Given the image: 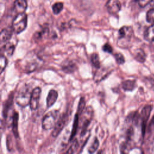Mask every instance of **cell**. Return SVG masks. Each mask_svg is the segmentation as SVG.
<instances>
[{
    "label": "cell",
    "mask_w": 154,
    "mask_h": 154,
    "mask_svg": "<svg viewBox=\"0 0 154 154\" xmlns=\"http://www.w3.org/2000/svg\"><path fill=\"white\" fill-rule=\"evenodd\" d=\"M32 91L31 87L28 85L22 87L18 91L15 98L16 103L21 107H26L29 105Z\"/></svg>",
    "instance_id": "obj_1"
},
{
    "label": "cell",
    "mask_w": 154,
    "mask_h": 154,
    "mask_svg": "<svg viewBox=\"0 0 154 154\" xmlns=\"http://www.w3.org/2000/svg\"><path fill=\"white\" fill-rule=\"evenodd\" d=\"M59 111L54 110L48 112L43 117L42 122V128L45 130H51L55 126L59 117Z\"/></svg>",
    "instance_id": "obj_2"
},
{
    "label": "cell",
    "mask_w": 154,
    "mask_h": 154,
    "mask_svg": "<svg viewBox=\"0 0 154 154\" xmlns=\"http://www.w3.org/2000/svg\"><path fill=\"white\" fill-rule=\"evenodd\" d=\"M27 26V15L25 13H18L12 22L14 32L18 34L23 31Z\"/></svg>",
    "instance_id": "obj_3"
},
{
    "label": "cell",
    "mask_w": 154,
    "mask_h": 154,
    "mask_svg": "<svg viewBox=\"0 0 154 154\" xmlns=\"http://www.w3.org/2000/svg\"><path fill=\"white\" fill-rule=\"evenodd\" d=\"M132 34V28L130 26H123L119 30V38L117 44L119 46L124 47L125 44L128 42Z\"/></svg>",
    "instance_id": "obj_4"
},
{
    "label": "cell",
    "mask_w": 154,
    "mask_h": 154,
    "mask_svg": "<svg viewBox=\"0 0 154 154\" xmlns=\"http://www.w3.org/2000/svg\"><path fill=\"white\" fill-rule=\"evenodd\" d=\"M82 114L84 115L83 119L84 121L82 122V126L81 127V131L80 134V136L82 137L85 135L87 132V130L88 127L90 125V123L92 120L93 116V109L91 106H88L85 111H83Z\"/></svg>",
    "instance_id": "obj_5"
},
{
    "label": "cell",
    "mask_w": 154,
    "mask_h": 154,
    "mask_svg": "<svg viewBox=\"0 0 154 154\" xmlns=\"http://www.w3.org/2000/svg\"><path fill=\"white\" fill-rule=\"evenodd\" d=\"M41 92H42V90L38 87H37L32 90L31 99H30L29 105L31 109L34 111L38 108Z\"/></svg>",
    "instance_id": "obj_6"
},
{
    "label": "cell",
    "mask_w": 154,
    "mask_h": 154,
    "mask_svg": "<svg viewBox=\"0 0 154 154\" xmlns=\"http://www.w3.org/2000/svg\"><path fill=\"white\" fill-rule=\"evenodd\" d=\"M67 115L66 114H64L63 115L61 116L55 126L53 128V131L52 132V135L54 137H57L60 133L61 132L63 129L64 128L66 122H67Z\"/></svg>",
    "instance_id": "obj_7"
},
{
    "label": "cell",
    "mask_w": 154,
    "mask_h": 154,
    "mask_svg": "<svg viewBox=\"0 0 154 154\" xmlns=\"http://www.w3.org/2000/svg\"><path fill=\"white\" fill-rule=\"evenodd\" d=\"M105 6L111 14H116L121 9V4L119 0H108Z\"/></svg>",
    "instance_id": "obj_8"
},
{
    "label": "cell",
    "mask_w": 154,
    "mask_h": 154,
    "mask_svg": "<svg viewBox=\"0 0 154 154\" xmlns=\"http://www.w3.org/2000/svg\"><path fill=\"white\" fill-rule=\"evenodd\" d=\"M14 31L11 27H7L2 29L0 35V42L1 45H3L8 42L12 37Z\"/></svg>",
    "instance_id": "obj_9"
},
{
    "label": "cell",
    "mask_w": 154,
    "mask_h": 154,
    "mask_svg": "<svg viewBox=\"0 0 154 154\" xmlns=\"http://www.w3.org/2000/svg\"><path fill=\"white\" fill-rule=\"evenodd\" d=\"M111 73V70L106 69V68H101L97 69L94 76V80L96 82H98L100 81L105 79L107 76Z\"/></svg>",
    "instance_id": "obj_10"
},
{
    "label": "cell",
    "mask_w": 154,
    "mask_h": 154,
    "mask_svg": "<svg viewBox=\"0 0 154 154\" xmlns=\"http://www.w3.org/2000/svg\"><path fill=\"white\" fill-rule=\"evenodd\" d=\"M58 93L55 90H51L46 97V106L47 108L51 107L56 102L58 98Z\"/></svg>",
    "instance_id": "obj_11"
},
{
    "label": "cell",
    "mask_w": 154,
    "mask_h": 154,
    "mask_svg": "<svg viewBox=\"0 0 154 154\" xmlns=\"http://www.w3.org/2000/svg\"><path fill=\"white\" fill-rule=\"evenodd\" d=\"M14 10L18 13H24L27 8L26 0H16L14 2Z\"/></svg>",
    "instance_id": "obj_12"
},
{
    "label": "cell",
    "mask_w": 154,
    "mask_h": 154,
    "mask_svg": "<svg viewBox=\"0 0 154 154\" xmlns=\"http://www.w3.org/2000/svg\"><path fill=\"white\" fill-rule=\"evenodd\" d=\"M62 70L67 73H70L73 72L76 69V65L75 63L71 61H66L63 62L62 64Z\"/></svg>",
    "instance_id": "obj_13"
},
{
    "label": "cell",
    "mask_w": 154,
    "mask_h": 154,
    "mask_svg": "<svg viewBox=\"0 0 154 154\" xmlns=\"http://www.w3.org/2000/svg\"><path fill=\"white\" fill-rule=\"evenodd\" d=\"M1 45V51H4L8 56H11L13 55L15 49V46L14 44L9 42L8 41L7 43Z\"/></svg>",
    "instance_id": "obj_14"
},
{
    "label": "cell",
    "mask_w": 154,
    "mask_h": 154,
    "mask_svg": "<svg viewBox=\"0 0 154 154\" xmlns=\"http://www.w3.org/2000/svg\"><path fill=\"white\" fill-rule=\"evenodd\" d=\"M18 120L19 115L17 112H14L13 116V122H12V130L13 134L16 138L19 137L18 132Z\"/></svg>",
    "instance_id": "obj_15"
},
{
    "label": "cell",
    "mask_w": 154,
    "mask_h": 154,
    "mask_svg": "<svg viewBox=\"0 0 154 154\" xmlns=\"http://www.w3.org/2000/svg\"><path fill=\"white\" fill-rule=\"evenodd\" d=\"M79 115L76 112V114L75 116L73 124V128H72V132H71L70 138H69L70 141H72L73 139V138L75 137V136L77 132V130H78V125H79Z\"/></svg>",
    "instance_id": "obj_16"
},
{
    "label": "cell",
    "mask_w": 154,
    "mask_h": 154,
    "mask_svg": "<svg viewBox=\"0 0 154 154\" xmlns=\"http://www.w3.org/2000/svg\"><path fill=\"white\" fill-rule=\"evenodd\" d=\"M144 37L148 41L154 42V24H152L146 29L144 32Z\"/></svg>",
    "instance_id": "obj_17"
},
{
    "label": "cell",
    "mask_w": 154,
    "mask_h": 154,
    "mask_svg": "<svg viewBox=\"0 0 154 154\" xmlns=\"http://www.w3.org/2000/svg\"><path fill=\"white\" fill-rule=\"evenodd\" d=\"M150 109L151 107L150 106H146L144 107L142 111L141 112V116H142V125L143 126V131L144 132V127H145V124L146 121L147 120V119L149 116L150 112Z\"/></svg>",
    "instance_id": "obj_18"
},
{
    "label": "cell",
    "mask_w": 154,
    "mask_h": 154,
    "mask_svg": "<svg viewBox=\"0 0 154 154\" xmlns=\"http://www.w3.org/2000/svg\"><path fill=\"white\" fill-rule=\"evenodd\" d=\"M136 84L134 81L127 80L122 83V88L125 91H132L135 88Z\"/></svg>",
    "instance_id": "obj_19"
},
{
    "label": "cell",
    "mask_w": 154,
    "mask_h": 154,
    "mask_svg": "<svg viewBox=\"0 0 154 154\" xmlns=\"http://www.w3.org/2000/svg\"><path fill=\"white\" fill-rule=\"evenodd\" d=\"M91 63L95 68L97 69H99L100 67V59L99 55L97 53H93L91 55Z\"/></svg>",
    "instance_id": "obj_20"
},
{
    "label": "cell",
    "mask_w": 154,
    "mask_h": 154,
    "mask_svg": "<svg viewBox=\"0 0 154 154\" xmlns=\"http://www.w3.org/2000/svg\"><path fill=\"white\" fill-rule=\"evenodd\" d=\"M99 145V140H98L97 137H95L92 144L89 147V148L88 149V153H94L97 150V149H98Z\"/></svg>",
    "instance_id": "obj_21"
},
{
    "label": "cell",
    "mask_w": 154,
    "mask_h": 154,
    "mask_svg": "<svg viewBox=\"0 0 154 154\" xmlns=\"http://www.w3.org/2000/svg\"><path fill=\"white\" fill-rule=\"evenodd\" d=\"M79 147V143L77 140H73L72 144L70 147L69 148L68 150L66 152L67 153H73L76 152Z\"/></svg>",
    "instance_id": "obj_22"
},
{
    "label": "cell",
    "mask_w": 154,
    "mask_h": 154,
    "mask_svg": "<svg viewBox=\"0 0 154 154\" xmlns=\"http://www.w3.org/2000/svg\"><path fill=\"white\" fill-rule=\"evenodd\" d=\"M12 101H13V97H11L10 99V97H9V99L5 102V105L4 106L3 111H2V116H3V117L4 118H6V117H7V112L8 111L9 108H10V106L11 105Z\"/></svg>",
    "instance_id": "obj_23"
},
{
    "label": "cell",
    "mask_w": 154,
    "mask_h": 154,
    "mask_svg": "<svg viewBox=\"0 0 154 154\" xmlns=\"http://www.w3.org/2000/svg\"><path fill=\"white\" fill-rule=\"evenodd\" d=\"M85 106V102L84 97H81L80 100H79V102L78 110H77V113L79 115H81L82 114V113L84 111Z\"/></svg>",
    "instance_id": "obj_24"
},
{
    "label": "cell",
    "mask_w": 154,
    "mask_h": 154,
    "mask_svg": "<svg viewBox=\"0 0 154 154\" xmlns=\"http://www.w3.org/2000/svg\"><path fill=\"white\" fill-rule=\"evenodd\" d=\"M63 8V4L62 2H56L52 5V11L54 14L60 13Z\"/></svg>",
    "instance_id": "obj_25"
},
{
    "label": "cell",
    "mask_w": 154,
    "mask_h": 154,
    "mask_svg": "<svg viewBox=\"0 0 154 154\" xmlns=\"http://www.w3.org/2000/svg\"><path fill=\"white\" fill-rule=\"evenodd\" d=\"M146 20L149 23L154 24V8L150 9L147 12Z\"/></svg>",
    "instance_id": "obj_26"
},
{
    "label": "cell",
    "mask_w": 154,
    "mask_h": 154,
    "mask_svg": "<svg viewBox=\"0 0 154 154\" xmlns=\"http://www.w3.org/2000/svg\"><path fill=\"white\" fill-rule=\"evenodd\" d=\"M7 59L4 56L1 55L0 57V72L2 73L3 71L5 70L7 65Z\"/></svg>",
    "instance_id": "obj_27"
},
{
    "label": "cell",
    "mask_w": 154,
    "mask_h": 154,
    "mask_svg": "<svg viewBox=\"0 0 154 154\" xmlns=\"http://www.w3.org/2000/svg\"><path fill=\"white\" fill-rule=\"evenodd\" d=\"M114 58H115V60L117 62V64H122L125 63V58L123 57V55L121 54V53H116L114 55Z\"/></svg>",
    "instance_id": "obj_28"
},
{
    "label": "cell",
    "mask_w": 154,
    "mask_h": 154,
    "mask_svg": "<svg viewBox=\"0 0 154 154\" xmlns=\"http://www.w3.org/2000/svg\"><path fill=\"white\" fill-rule=\"evenodd\" d=\"M102 50L104 52H108L109 54H111L113 52V49H112V46L108 43L103 45V46H102Z\"/></svg>",
    "instance_id": "obj_29"
},
{
    "label": "cell",
    "mask_w": 154,
    "mask_h": 154,
    "mask_svg": "<svg viewBox=\"0 0 154 154\" xmlns=\"http://www.w3.org/2000/svg\"><path fill=\"white\" fill-rule=\"evenodd\" d=\"M135 58L138 61H139L140 62H143L145 60V55H144V54L143 52V51H138L136 53Z\"/></svg>",
    "instance_id": "obj_30"
},
{
    "label": "cell",
    "mask_w": 154,
    "mask_h": 154,
    "mask_svg": "<svg viewBox=\"0 0 154 154\" xmlns=\"http://www.w3.org/2000/svg\"><path fill=\"white\" fill-rule=\"evenodd\" d=\"M138 4L141 7H144L147 5H148L150 2H151L153 0H137Z\"/></svg>",
    "instance_id": "obj_31"
},
{
    "label": "cell",
    "mask_w": 154,
    "mask_h": 154,
    "mask_svg": "<svg viewBox=\"0 0 154 154\" xmlns=\"http://www.w3.org/2000/svg\"><path fill=\"white\" fill-rule=\"evenodd\" d=\"M152 1H153V8H154V0H153Z\"/></svg>",
    "instance_id": "obj_32"
}]
</instances>
